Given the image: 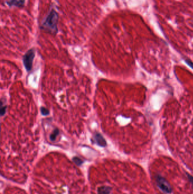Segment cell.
I'll return each mask as SVG.
<instances>
[{
  "mask_svg": "<svg viewBox=\"0 0 193 194\" xmlns=\"http://www.w3.org/2000/svg\"><path fill=\"white\" fill-rule=\"evenodd\" d=\"M1 110H0V112H1V116H3L5 113H6V108L7 106L6 105H3V103L1 102Z\"/></svg>",
  "mask_w": 193,
  "mask_h": 194,
  "instance_id": "obj_9",
  "label": "cell"
},
{
  "mask_svg": "<svg viewBox=\"0 0 193 194\" xmlns=\"http://www.w3.org/2000/svg\"><path fill=\"white\" fill-rule=\"evenodd\" d=\"M94 139L95 140V143L97 146H100L101 147H105L107 146L105 139L99 133H96L95 134L94 136Z\"/></svg>",
  "mask_w": 193,
  "mask_h": 194,
  "instance_id": "obj_4",
  "label": "cell"
},
{
  "mask_svg": "<svg viewBox=\"0 0 193 194\" xmlns=\"http://www.w3.org/2000/svg\"><path fill=\"white\" fill-rule=\"evenodd\" d=\"M59 16L58 13L54 9H51L48 15L42 22L40 28L45 32L56 35L58 31L57 24Z\"/></svg>",
  "mask_w": 193,
  "mask_h": 194,
  "instance_id": "obj_1",
  "label": "cell"
},
{
  "mask_svg": "<svg viewBox=\"0 0 193 194\" xmlns=\"http://www.w3.org/2000/svg\"><path fill=\"white\" fill-rule=\"evenodd\" d=\"M72 161L78 166H80L83 163V160L82 159H80V158L78 157H73Z\"/></svg>",
  "mask_w": 193,
  "mask_h": 194,
  "instance_id": "obj_8",
  "label": "cell"
},
{
  "mask_svg": "<svg viewBox=\"0 0 193 194\" xmlns=\"http://www.w3.org/2000/svg\"><path fill=\"white\" fill-rule=\"evenodd\" d=\"M35 56V51L34 49H29L23 56V63L24 67L27 72L31 70L33 64V61Z\"/></svg>",
  "mask_w": 193,
  "mask_h": 194,
  "instance_id": "obj_3",
  "label": "cell"
},
{
  "mask_svg": "<svg viewBox=\"0 0 193 194\" xmlns=\"http://www.w3.org/2000/svg\"><path fill=\"white\" fill-rule=\"evenodd\" d=\"M40 110H41V113H42V114L43 115H44V116L48 115L49 114V113H50L48 110L47 108L44 107H42L40 108Z\"/></svg>",
  "mask_w": 193,
  "mask_h": 194,
  "instance_id": "obj_10",
  "label": "cell"
},
{
  "mask_svg": "<svg viewBox=\"0 0 193 194\" xmlns=\"http://www.w3.org/2000/svg\"><path fill=\"white\" fill-rule=\"evenodd\" d=\"M155 178L157 186L160 190L165 194H170L172 193V189L166 178L160 175H156Z\"/></svg>",
  "mask_w": 193,
  "mask_h": 194,
  "instance_id": "obj_2",
  "label": "cell"
},
{
  "mask_svg": "<svg viewBox=\"0 0 193 194\" xmlns=\"http://www.w3.org/2000/svg\"><path fill=\"white\" fill-rule=\"evenodd\" d=\"M185 61H186V63L188 64V65L190 66L192 68H193V63L192 61H190V60H185Z\"/></svg>",
  "mask_w": 193,
  "mask_h": 194,
  "instance_id": "obj_12",
  "label": "cell"
},
{
  "mask_svg": "<svg viewBox=\"0 0 193 194\" xmlns=\"http://www.w3.org/2000/svg\"><path fill=\"white\" fill-rule=\"evenodd\" d=\"M60 134V131L58 129L56 128L54 129L53 132H52V133L50 134V136H49V139L52 141H54L56 140L57 137Z\"/></svg>",
  "mask_w": 193,
  "mask_h": 194,
  "instance_id": "obj_7",
  "label": "cell"
},
{
  "mask_svg": "<svg viewBox=\"0 0 193 194\" xmlns=\"http://www.w3.org/2000/svg\"><path fill=\"white\" fill-rule=\"evenodd\" d=\"M112 190V188L109 186H101L97 189L98 194H110Z\"/></svg>",
  "mask_w": 193,
  "mask_h": 194,
  "instance_id": "obj_6",
  "label": "cell"
},
{
  "mask_svg": "<svg viewBox=\"0 0 193 194\" xmlns=\"http://www.w3.org/2000/svg\"><path fill=\"white\" fill-rule=\"evenodd\" d=\"M25 0H9L7 2V4L10 7H15L18 8L23 7Z\"/></svg>",
  "mask_w": 193,
  "mask_h": 194,
  "instance_id": "obj_5",
  "label": "cell"
},
{
  "mask_svg": "<svg viewBox=\"0 0 193 194\" xmlns=\"http://www.w3.org/2000/svg\"><path fill=\"white\" fill-rule=\"evenodd\" d=\"M186 175H187V177H188V178L189 179V181L190 182V183L192 184V185H193V176H192V175H190V174H188V173H186Z\"/></svg>",
  "mask_w": 193,
  "mask_h": 194,
  "instance_id": "obj_11",
  "label": "cell"
}]
</instances>
